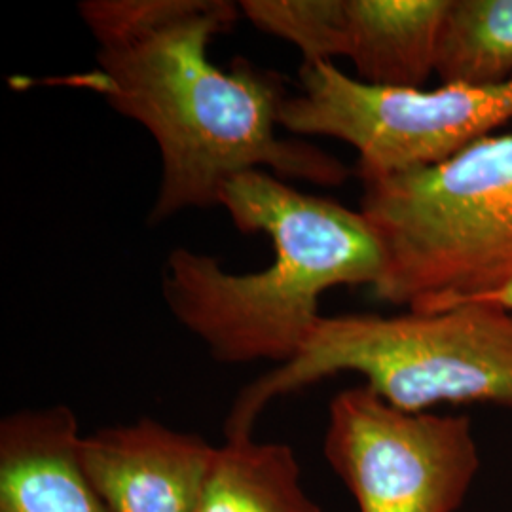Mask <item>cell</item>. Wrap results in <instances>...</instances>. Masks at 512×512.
<instances>
[{"mask_svg": "<svg viewBox=\"0 0 512 512\" xmlns=\"http://www.w3.org/2000/svg\"><path fill=\"white\" fill-rule=\"evenodd\" d=\"M80 18L97 44L95 67L54 86L92 92L147 129L160 152L150 222L219 207L247 171L340 186L348 167L323 148L279 135L289 93L283 76L238 57L209 59L213 38L238 21L228 0H84Z\"/></svg>", "mask_w": 512, "mask_h": 512, "instance_id": "obj_1", "label": "cell"}, {"mask_svg": "<svg viewBox=\"0 0 512 512\" xmlns=\"http://www.w3.org/2000/svg\"><path fill=\"white\" fill-rule=\"evenodd\" d=\"M219 207L239 232L268 236L274 262L232 274L215 256L177 247L162 274L171 315L219 363L293 361L323 317V293L372 289L382 277L384 251L361 211L296 190L268 171L234 177Z\"/></svg>", "mask_w": 512, "mask_h": 512, "instance_id": "obj_2", "label": "cell"}, {"mask_svg": "<svg viewBox=\"0 0 512 512\" xmlns=\"http://www.w3.org/2000/svg\"><path fill=\"white\" fill-rule=\"evenodd\" d=\"M353 372L385 403L404 412L440 404H490L512 410V310L461 302L401 315L321 317L293 361L241 389L226 418V439L251 437L277 397Z\"/></svg>", "mask_w": 512, "mask_h": 512, "instance_id": "obj_3", "label": "cell"}, {"mask_svg": "<svg viewBox=\"0 0 512 512\" xmlns=\"http://www.w3.org/2000/svg\"><path fill=\"white\" fill-rule=\"evenodd\" d=\"M359 211L380 239L372 293L437 311L512 283V133L490 135L433 167L363 181Z\"/></svg>", "mask_w": 512, "mask_h": 512, "instance_id": "obj_4", "label": "cell"}, {"mask_svg": "<svg viewBox=\"0 0 512 512\" xmlns=\"http://www.w3.org/2000/svg\"><path fill=\"white\" fill-rule=\"evenodd\" d=\"M512 120V78L492 86L382 88L334 63L300 69V92L283 103L281 128L355 148L361 181L433 167Z\"/></svg>", "mask_w": 512, "mask_h": 512, "instance_id": "obj_5", "label": "cell"}, {"mask_svg": "<svg viewBox=\"0 0 512 512\" xmlns=\"http://www.w3.org/2000/svg\"><path fill=\"white\" fill-rule=\"evenodd\" d=\"M323 454L359 512H456L480 471L467 416L404 412L366 385L330 401Z\"/></svg>", "mask_w": 512, "mask_h": 512, "instance_id": "obj_6", "label": "cell"}, {"mask_svg": "<svg viewBox=\"0 0 512 512\" xmlns=\"http://www.w3.org/2000/svg\"><path fill=\"white\" fill-rule=\"evenodd\" d=\"M217 448L141 418L84 435L80 461L105 512H200Z\"/></svg>", "mask_w": 512, "mask_h": 512, "instance_id": "obj_7", "label": "cell"}, {"mask_svg": "<svg viewBox=\"0 0 512 512\" xmlns=\"http://www.w3.org/2000/svg\"><path fill=\"white\" fill-rule=\"evenodd\" d=\"M82 437L65 404L0 421V512H105L82 469Z\"/></svg>", "mask_w": 512, "mask_h": 512, "instance_id": "obj_8", "label": "cell"}, {"mask_svg": "<svg viewBox=\"0 0 512 512\" xmlns=\"http://www.w3.org/2000/svg\"><path fill=\"white\" fill-rule=\"evenodd\" d=\"M450 0H346V59L359 80L423 88L437 74Z\"/></svg>", "mask_w": 512, "mask_h": 512, "instance_id": "obj_9", "label": "cell"}, {"mask_svg": "<svg viewBox=\"0 0 512 512\" xmlns=\"http://www.w3.org/2000/svg\"><path fill=\"white\" fill-rule=\"evenodd\" d=\"M200 512H323L306 494L293 448L232 437L217 448Z\"/></svg>", "mask_w": 512, "mask_h": 512, "instance_id": "obj_10", "label": "cell"}, {"mask_svg": "<svg viewBox=\"0 0 512 512\" xmlns=\"http://www.w3.org/2000/svg\"><path fill=\"white\" fill-rule=\"evenodd\" d=\"M442 84L492 86L512 78V0H450L440 33Z\"/></svg>", "mask_w": 512, "mask_h": 512, "instance_id": "obj_11", "label": "cell"}, {"mask_svg": "<svg viewBox=\"0 0 512 512\" xmlns=\"http://www.w3.org/2000/svg\"><path fill=\"white\" fill-rule=\"evenodd\" d=\"M239 10L262 33L296 46L304 65L346 55V0H243Z\"/></svg>", "mask_w": 512, "mask_h": 512, "instance_id": "obj_12", "label": "cell"}, {"mask_svg": "<svg viewBox=\"0 0 512 512\" xmlns=\"http://www.w3.org/2000/svg\"><path fill=\"white\" fill-rule=\"evenodd\" d=\"M469 302H492V304H501V306L511 308L512 310V283L507 285V287H503V289H499V291H495V293L486 294L482 298L469 300Z\"/></svg>", "mask_w": 512, "mask_h": 512, "instance_id": "obj_13", "label": "cell"}]
</instances>
